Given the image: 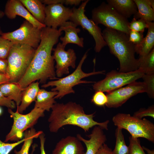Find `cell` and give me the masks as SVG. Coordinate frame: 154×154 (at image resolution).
Here are the masks:
<instances>
[{"mask_svg":"<svg viewBox=\"0 0 154 154\" xmlns=\"http://www.w3.org/2000/svg\"><path fill=\"white\" fill-rule=\"evenodd\" d=\"M39 137L40 143V154H46L44 149V144L46 138L45 135L43 132L40 135Z\"/></svg>","mask_w":154,"mask_h":154,"instance_id":"ab89813d","label":"cell"},{"mask_svg":"<svg viewBox=\"0 0 154 154\" xmlns=\"http://www.w3.org/2000/svg\"><path fill=\"white\" fill-rule=\"evenodd\" d=\"M121 129L117 127L115 131L116 138L115 148L112 154H128L129 147L126 145Z\"/></svg>","mask_w":154,"mask_h":154,"instance_id":"4316f807","label":"cell"},{"mask_svg":"<svg viewBox=\"0 0 154 154\" xmlns=\"http://www.w3.org/2000/svg\"><path fill=\"white\" fill-rule=\"evenodd\" d=\"M41 30L25 20L18 29L3 33L1 36L14 44L27 45L36 49L40 41Z\"/></svg>","mask_w":154,"mask_h":154,"instance_id":"8fae6325","label":"cell"},{"mask_svg":"<svg viewBox=\"0 0 154 154\" xmlns=\"http://www.w3.org/2000/svg\"><path fill=\"white\" fill-rule=\"evenodd\" d=\"M65 47L59 42L56 47L52 49L53 56L56 62V76L58 78L62 77L64 74H69L70 67L74 69L76 67V56L75 51L72 48L66 51Z\"/></svg>","mask_w":154,"mask_h":154,"instance_id":"4fadbf2b","label":"cell"},{"mask_svg":"<svg viewBox=\"0 0 154 154\" xmlns=\"http://www.w3.org/2000/svg\"><path fill=\"white\" fill-rule=\"evenodd\" d=\"M8 112L13 119L10 131L6 136L5 142L17 141L22 139L24 132L33 127L40 117L44 116V111L38 108H34L29 113L23 114L16 111L8 109Z\"/></svg>","mask_w":154,"mask_h":154,"instance_id":"ba28073f","label":"cell"},{"mask_svg":"<svg viewBox=\"0 0 154 154\" xmlns=\"http://www.w3.org/2000/svg\"><path fill=\"white\" fill-rule=\"evenodd\" d=\"M51 109L48 119L49 130L51 132L56 133L60 128L67 125L77 126L85 132L96 126H98L103 129H108V120L102 122L95 121L93 119L95 113L86 114L83 107L76 102L56 103Z\"/></svg>","mask_w":154,"mask_h":154,"instance_id":"7a4b0ae2","label":"cell"},{"mask_svg":"<svg viewBox=\"0 0 154 154\" xmlns=\"http://www.w3.org/2000/svg\"><path fill=\"white\" fill-rule=\"evenodd\" d=\"M38 81L34 82L26 88L23 90L21 103L17 107V111L22 114L33 102L35 101L38 93L40 89Z\"/></svg>","mask_w":154,"mask_h":154,"instance_id":"ffe728a7","label":"cell"},{"mask_svg":"<svg viewBox=\"0 0 154 154\" xmlns=\"http://www.w3.org/2000/svg\"><path fill=\"white\" fill-rule=\"evenodd\" d=\"M102 33L110 53L119 61V71L127 72L138 70L139 62L135 56V45L129 40L128 35L108 28L105 29Z\"/></svg>","mask_w":154,"mask_h":154,"instance_id":"3957f363","label":"cell"},{"mask_svg":"<svg viewBox=\"0 0 154 154\" xmlns=\"http://www.w3.org/2000/svg\"><path fill=\"white\" fill-rule=\"evenodd\" d=\"M146 92V87L143 82H134L107 92L108 101L106 106L108 108H117L121 106L131 97Z\"/></svg>","mask_w":154,"mask_h":154,"instance_id":"7c38bea8","label":"cell"},{"mask_svg":"<svg viewBox=\"0 0 154 154\" xmlns=\"http://www.w3.org/2000/svg\"><path fill=\"white\" fill-rule=\"evenodd\" d=\"M43 132L42 131H36L33 127L26 130L24 133L23 136L25 140L21 149L17 151H14L15 154H29L30 147L34 139L39 137L40 135Z\"/></svg>","mask_w":154,"mask_h":154,"instance_id":"484cf974","label":"cell"},{"mask_svg":"<svg viewBox=\"0 0 154 154\" xmlns=\"http://www.w3.org/2000/svg\"><path fill=\"white\" fill-rule=\"evenodd\" d=\"M129 40L135 45L139 44L144 38L143 33L130 30L128 35Z\"/></svg>","mask_w":154,"mask_h":154,"instance_id":"d590c367","label":"cell"},{"mask_svg":"<svg viewBox=\"0 0 154 154\" xmlns=\"http://www.w3.org/2000/svg\"><path fill=\"white\" fill-rule=\"evenodd\" d=\"M87 136L89 138L88 140L84 138L80 134H77L76 137L86 145V150L84 154H95L107 140L103 129L98 126H95L91 133Z\"/></svg>","mask_w":154,"mask_h":154,"instance_id":"e0dca14e","label":"cell"},{"mask_svg":"<svg viewBox=\"0 0 154 154\" xmlns=\"http://www.w3.org/2000/svg\"><path fill=\"white\" fill-rule=\"evenodd\" d=\"M129 141L128 154H146L138 138L131 136L129 137Z\"/></svg>","mask_w":154,"mask_h":154,"instance_id":"f546056e","label":"cell"},{"mask_svg":"<svg viewBox=\"0 0 154 154\" xmlns=\"http://www.w3.org/2000/svg\"><path fill=\"white\" fill-rule=\"evenodd\" d=\"M77 27L71 21L66 22L60 27L58 30L61 32L64 31L65 33L64 36L60 38L62 42V44L65 47L69 43L74 44L80 47H84V39L79 37L78 34L80 31V29Z\"/></svg>","mask_w":154,"mask_h":154,"instance_id":"ac0fdd59","label":"cell"},{"mask_svg":"<svg viewBox=\"0 0 154 154\" xmlns=\"http://www.w3.org/2000/svg\"><path fill=\"white\" fill-rule=\"evenodd\" d=\"M62 33L57 29L45 27L41 30V39L25 74L17 83L25 89L37 80L43 84L49 79H58L52 52Z\"/></svg>","mask_w":154,"mask_h":154,"instance_id":"6da1fadb","label":"cell"},{"mask_svg":"<svg viewBox=\"0 0 154 154\" xmlns=\"http://www.w3.org/2000/svg\"><path fill=\"white\" fill-rule=\"evenodd\" d=\"M92 19L98 25L117 30L128 35L130 31L127 19L118 13L113 7L104 2L92 11Z\"/></svg>","mask_w":154,"mask_h":154,"instance_id":"52a82bcc","label":"cell"},{"mask_svg":"<svg viewBox=\"0 0 154 154\" xmlns=\"http://www.w3.org/2000/svg\"><path fill=\"white\" fill-rule=\"evenodd\" d=\"M133 116L141 119L145 116H149L154 118V106L153 105L147 108H141L138 111L135 112Z\"/></svg>","mask_w":154,"mask_h":154,"instance_id":"e575fe53","label":"cell"},{"mask_svg":"<svg viewBox=\"0 0 154 154\" xmlns=\"http://www.w3.org/2000/svg\"><path fill=\"white\" fill-rule=\"evenodd\" d=\"M25 138L15 142L9 143L2 141L0 139V154H9L16 146L23 142Z\"/></svg>","mask_w":154,"mask_h":154,"instance_id":"d6a6232c","label":"cell"},{"mask_svg":"<svg viewBox=\"0 0 154 154\" xmlns=\"http://www.w3.org/2000/svg\"><path fill=\"white\" fill-rule=\"evenodd\" d=\"M33 17L40 23L44 24L45 17V5L39 0H20Z\"/></svg>","mask_w":154,"mask_h":154,"instance_id":"cb8c5ba5","label":"cell"},{"mask_svg":"<svg viewBox=\"0 0 154 154\" xmlns=\"http://www.w3.org/2000/svg\"><path fill=\"white\" fill-rule=\"evenodd\" d=\"M2 33H3L2 32L1 30V27H0V36L1 35Z\"/></svg>","mask_w":154,"mask_h":154,"instance_id":"7dc6e473","label":"cell"},{"mask_svg":"<svg viewBox=\"0 0 154 154\" xmlns=\"http://www.w3.org/2000/svg\"><path fill=\"white\" fill-rule=\"evenodd\" d=\"M108 101L107 96L103 92L96 91L93 95L91 102L96 105L102 106L106 105Z\"/></svg>","mask_w":154,"mask_h":154,"instance_id":"836d02e7","label":"cell"},{"mask_svg":"<svg viewBox=\"0 0 154 154\" xmlns=\"http://www.w3.org/2000/svg\"><path fill=\"white\" fill-rule=\"evenodd\" d=\"M5 15L4 12L0 10V18L3 17Z\"/></svg>","mask_w":154,"mask_h":154,"instance_id":"f6af8a7d","label":"cell"},{"mask_svg":"<svg viewBox=\"0 0 154 154\" xmlns=\"http://www.w3.org/2000/svg\"><path fill=\"white\" fill-rule=\"evenodd\" d=\"M137 8V11L133 15L136 19H142L147 22L154 20V10L151 6L149 0H133Z\"/></svg>","mask_w":154,"mask_h":154,"instance_id":"d4e9b609","label":"cell"},{"mask_svg":"<svg viewBox=\"0 0 154 154\" xmlns=\"http://www.w3.org/2000/svg\"><path fill=\"white\" fill-rule=\"evenodd\" d=\"M150 5L152 9L154 10V0H149Z\"/></svg>","mask_w":154,"mask_h":154,"instance_id":"ee69618b","label":"cell"},{"mask_svg":"<svg viewBox=\"0 0 154 154\" xmlns=\"http://www.w3.org/2000/svg\"><path fill=\"white\" fill-rule=\"evenodd\" d=\"M9 78L7 74L0 73V85L9 82Z\"/></svg>","mask_w":154,"mask_h":154,"instance_id":"60d3db41","label":"cell"},{"mask_svg":"<svg viewBox=\"0 0 154 154\" xmlns=\"http://www.w3.org/2000/svg\"><path fill=\"white\" fill-rule=\"evenodd\" d=\"M0 106L12 110L16 108V105L14 101L5 96L0 91Z\"/></svg>","mask_w":154,"mask_h":154,"instance_id":"8d00e7d4","label":"cell"},{"mask_svg":"<svg viewBox=\"0 0 154 154\" xmlns=\"http://www.w3.org/2000/svg\"><path fill=\"white\" fill-rule=\"evenodd\" d=\"M14 44L0 36V58L7 59L10 50Z\"/></svg>","mask_w":154,"mask_h":154,"instance_id":"4dcf8cb0","label":"cell"},{"mask_svg":"<svg viewBox=\"0 0 154 154\" xmlns=\"http://www.w3.org/2000/svg\"><path fill=\"white\" fill-rule=\"evenodd\" d=\"M4 13L5 15L10 19H14L17 16H19L39 29L46 27L33 17L20 0H8L5 5Z\"/></svg>","mask_w":154,"mask_h":154,"instance_id":"9a60e30c","label":"cell"},{"mask_svg":"<svg viewBox=\"0 0 154 154\" xmlns=\"http://www.w3.org/2000/svg\"><path fill=\"white\" fill-rule=\"evenodd\" d=\"M139 66L138 69L143 70L145 74L154 73V48L143 58H139Z\"/></svg>","mask_w":154,"mask_h":154,"instance_id":"83f0119b","label":"cell"},{"mask_svg":"<svg viewBox=\"0 0 154 154\" xmlns=\"http://www.w3.org/2000/svg\"><path fill=\"white\" fill-rule=\"evenodd\" d=\"M142 148L143 150H145L147 151L148 154H154V150H151L144 146H143Z\"/></svg>","mask_w":154,"mask_h":154,"instance_id":"b9f144b4","label":"cell"},{"mask_svg":"<svg viewBox=\"0 0 154 154\" xmlns=\"http://www.w3.org/2000/svg\"><path fill=\"white\" fill-rule=\"evenodd\" d=\"M146 87V93L151 98H154V73L145 74L142 77Z\"/></svg>","mask_w":154,"mask_h":154,"instance_id":"f1b7e54d","label":"cell"},{"mask_svg":"<svg viewBox=\"0 0 154 154\" xmlns=\"http://www.w3.org/2000/svg\"><path fill=\"white\" fill-rule=\"evenodd\" d=\"M35 49L25 44H14L7 60V74L9 82L17 83L27 71L34 56Z\"/></svg>","mask_w":154,"mask_h":154,"instance_id":"277c9868","label":"cell"},{"mask_svg":"<svg viewBox=\"0 0 154 154\" xmlns=\"http://www.w3.org/2000/svg\"><path fill=\"white\" fill-rule=\"evenodd\" d=\"M88 51L84 54L75 70L71 74L64 77L58 78L57 80L51 81L42 84L41 87L46 88L54 86L51 89L52 91H56L58 94L54 97L55 99H61L65 96L71 93H74L73 87L77 85L83 83H95L93 81L82 80L84 78L95 75L104 74L105 71H93L86 73L82 70V66L87 58Z\"/></svg>","mask_w":154,"mask_h":154,"instance_id":"5b68a950","label":"cell"},{"mask_svg":"<svg viewBox=\"0 0 154 154\" xmlns=\"http://www.w3.org/2000/svg\"><path fill=\"white\" fill-rule=\"evenodd\" d=\"M84 150L81 141L76 137L68 136L56 143L52 154H84Z\"/></svg>","mask_w":154,"mask_h":154,"instance_id":"2e32d148","label":"cell"},{"mask_svg":"<svg viewBox=\"0 0 154 154\" xmlns=\"http://www.w3.org/2000/svg\"><path fill=\"white\" fill-rule=\"evenodd\" d=\"M112 121L117 127L127 131L131 136L145 138L154 142V124L149 120L131 116L130 114L119 113L114 116Z\"/></svg>","mask_w":154,"mask_h":154,"instance_id":"8992f818","label":"cell"},{"mask_svg":"<svg viewBox=\"0 0 154 154\" xmlns=\"http://www.w3.org/2000/svg\"><path fill=\"white\" fill-rule=\"evenodd\" d=\"M2 110L1 108L0 107V116L2 114Z\"/></svg>","mask_w":154,"mask_h":154,"instance_id":"bcb514c9","label":"cell"},{"mask_svg":"<svg viewBox=\"0 0 154 154\" xmlns=\"http://www.w3.org/2000/svg\"><path fill=\"white\" fill-rule=\"evenodd\" d=\"M25 89L21 88L17 83L9 82L0 85V91L5 96L14 101L17 107L21 103Z\"/></svg>","mask_w":154,"mask_h":154,"instance_id":"603a6c76","label":"cell"},{"mask_svg":"<svg viewBox=\"0 0 154 154\" xmlns=\"http://www.w3.org/2000/svg\"><path fill=\"white\" fill-rule=\"evenodd\" d=\"M44 24L46 27L57 29L68 21L72 14V9L60 3L48 5L45 8Z\"/></svg>","mask_w":154,"mask_h":154,"instance_id":"5bb4252c","label":"cell"},{"mask_svg":"<svg viewBox=\"0 0 154 154\" xmlns=\"http://www.w3.org/2000/svg\"><path fill=\"white\" fill-rule=\"evenodd\" d=\"M112 151L111 149L104 143L98 149L95 154H112Z\"/></svg>","mask_w":154,"mask_h":154,"instance_id":"74e56055","label":"cell"},{"mask_svg":"<svg viewBox=\"0 0 154 154\" xmlns=\"http://www.w3.org/2000/svg\"><path fill=\"white\" fill-rule=\"evenodd\" d=\"M107 1L118 13L127 19L137 11L136 5L133 0H108Z\"/></svg>","mask_w":154,"mask_h":154,"instance_id":"7402d4cb","label":"cell"},{"mask_svg":"<svg viewBox=\"0 0 154 154\" xmlns=\"http://www.w3.org/2000/svg\"><path fill=\"white\" fill-rule=\"evenodd\" d=\"M145 74L144 72L139 69L127 72L113 70L108 72L104 79L95 82L93 89L96 91L108 92L135 82Z\"/></svg>","mask_w":154,"mask_h":154,"instance_id":"9c48e42d","label":"cell"},{"mask_svg":"<svg viewBox=\"0 0 154 154\" xmlns=\"http://www.w3.org/2000/svg\"><path fill=\"white\" fill-rule=\"evenodd\" d=\"M148 31L141 42L135 45V53L139 54V58H143L148 55L154 48V23L147 22Z\"/></svg>","mask_w":154,"mask_h":154,"instance_id":"d6986e66","label":"cell"},{"mask_svg":"<svg viewBox=\"0 0 154 154\" xmlns=\"http://www.w3.org/2000/svg\"><path fill=\"white\" fill-rule=\"evenodd\" d=\"M56 91H47L44 89H40L37 94L34 108L49 112L56 103L54 97L57 95Z\"/></svg>","mask_w":154,"mask_h":154,"instance_id":"44dd1931","label":"cell"},{"mask_svg":"<svg viewBox=\"0 0 154 154\" xmlns=\"http://www.w3.org/2000/svg\"><path fill=\"white\" fill-rule=\"evenodd\" d=\"M8 67V62L7 59L0 58V73L6 74Z\"/></svg>","mask_w":154,"mask_h":154,"instance_id":"f35d334b","label":"cell"},{"mask_svg":"<svg viewBox=\"0 0 154 154\" xmlns=\"http://www.w3.org/2000/svg\"><path fill=\"white\" fill-rule=\"evenodd\" d=\"M147 22L141 19H136L133 18L129 23V30L138 32L143 33L145 29L147 28Z\"/></svg>","mask_w":154,"mask_h":154,"instance_id":"1f68e13d","label":"cell"},{"mask_svg":"<svg viewBox=\"0 0 154 154\" xmlns=\"http://www.w3.org/2000/svg\"><path fill=\"white\" fill-rule=\"evenodd\" d=\"M37 145L36 144H34L32 145V150L31 153L29 154H33L34 151L35 150L36 148L37 147Z\"/></svg>","mask_w":154,"mask_h":154,"instance_id":"7bdbcfd3","label":"cell"},{"mask_svg":"<svg viewBox=\"0 0 154 154\" xmlns=\"http://www.w3.org/2000/svg\"><path fill=\"white\" fill-rule=\"evenodd\" d=\"M89 1H85L78 8L73 7L70 20L77 26H81L92 36L95 43L94 50L96 52H99L107 44L103 38L101 29L92 19H88L85 14V9Z\"/></svg>","mask_w":154,"mask_h":154,"instance_id":"30bf717a","label":"cell"}]
</instances>
